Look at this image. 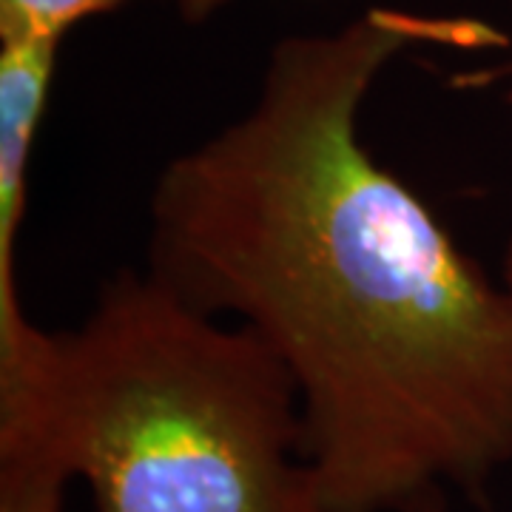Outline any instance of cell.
Segmentation results:
<instances>
[{
    "label": "cell",
    "mask_w": 512,
    "mask_h": 512,
    "mask_svg": "<svg viewBox=\"0 0 512 512\" xmlns=\"http://www.w3.org/2000/svg\"><path fill=\"white\" fill-rule=\"evenodd\" d=\"M507 6H510V12H512V0H507Z\"/></svg>",
    "instance_id": "52a82bcc"
},
{
    "label": "cell",
    "mask_w": 512,
    "mask_h": 512,
    "mask_svg": "<svg viewBox=\"0 0 512 512\" xmlns=\"http://www.w3.org/2000/svg\"><path fill=\"white\" fill-rule=\"evenodd\" d=\"M60 43L46 37L0 40V365L18 362L40 336L20 299L18 242Z\"/></svg>",
    "instance_id": "3957f363"
},
{
    "label": "cell",
    "mask_w": 512,
    "mask_h": 512,
    "mask_svg": "<svg viewBox=\"0 0 512 512\" xmlns=\"http://www.w3.org/2000/svg\"><path fill=\"white\" fill-rule=\"evenodd\" d=\"M128 0H0V40H63L77 23L120 9Z\"/></svg>",
    "instance_id": "277c9868"
},
{
    "label": "cell",
    "mask_w": 512,
    "mask_h": 512,
    "mask_svg": "<svg viewBox=\"0 0 512 512\" xmlns=\"http://www.w3.org/2000/svg\"><path fill=\"white\" fill-rule=\"evenodd\" d=\"M66 484L69 478L43 461L0 458V512H63Z\"/></svg>",
    "instance_id": "5b68a950"
},
{
    "label": "cell",
    "mask_w": 512,
    "mask_h": 512,
    "mask_svg": "<svg viewBox=\"0 0 512 512\" xmlns=\"http://www.w3.org/2000/svg\"><path fill=\"white\" fill-rule=\"evenodd\" d=\"M487 77H512V63L507 66H501V69H493V72H487ZM507 109H510V123H512V86L510 92H507ZM501 285H504V291L510 296L512 302V237L507 242V254H504V265H501Z\"/></svg>",
    "instance_id": "8992f818"
},
{
    "label": "cell",
    "mask_w": 512,
    "mask_h": 512,
    "mask_svg": "<svg viewBox=\"0 0 512 512\" xmlns=\"http://www.w3.org/2000/svg\"><path fill=\"white\" fill-rule=\"evenodd\" d=\"M504 43L393 6L285 37L251 106L154 183L148 271L288 370L325 512H421L512 461L510 296L362 134L396 57Z\"/></svg>",
    "instance_id": "6da1fadb"
},
{
    "label": "cell",
    "mask_w": 512,
    "mask_h": 512,
    "mask_svg": "<svg viewBox=\"0 0 512 512\" xmlns=\"http://www.w3.org/2000/svg\"><path fill=\"white\" fill-rule=\"evenodd\" d=\"M0 458L80 478L92 512H325L288 370L148 268L0 373Z\"/></svg>",
    "instance_id": "7a4b0ae2"
}]
</instances>
